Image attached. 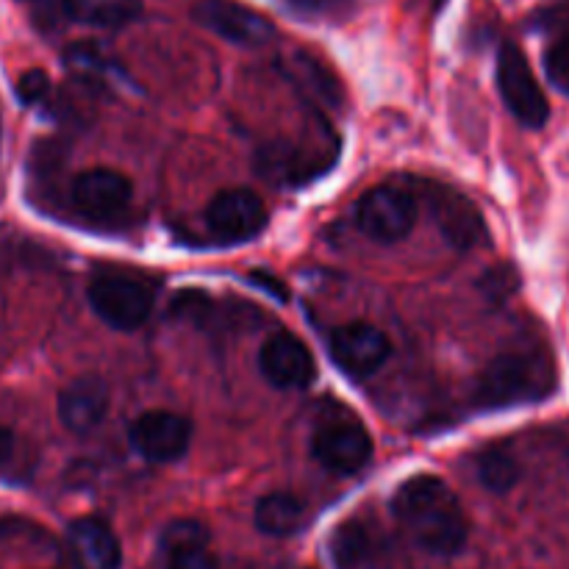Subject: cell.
Here are the masks:
<instances>
[{
	"instance_id": "obj_1",
	"label": "cell",
	"mask_w": 569,
	"mask_h": 569,
	"mask_svg": "<svg viewBox=\"0 0 569 569\" xmlns=\"http://www.w3.org/2000/svg\"><path fill=\"white\" fill-rule=\"evenodd\" d=\"M392 515L403 531L431 556H456L467 545L465 509L453 489L433 476H415L392 495Z\"/></svg>"
},
{
	"instance_id": "obj_13",
	"label": "cell",
	"mask_w": 569,
	"mask_h": 569,
	"mask_svg": "<svg viewBox=\"0 0 569 569\" xmlns=\"http://www.w3.org/2000/svg\"><path fill=\"white\" fill-rule=\"evenodd\" d=\"M333 569H392L387 539L359 520L337 526L328 539Z\"/></svg>"
},
{
	"instance_id": "obj_12",
	"label": "cell",
	"mask_w": 569,
	"mask_h": 569,
	"mask_svg": "<svg viewBox=\"0 0 569 569\" xmlns=\"http://www.w3.org/2000/svg\"><path fill=\"white\" fill-rule=\"evenodd\" d=\"M261 376L278 389H306L317 376V365L303 339L289 331L272 333L259 353Z\"/></svg>"
},
{
	"instance_id": "obj_22",
	"label": "cell",
	"mask_w": 569,
	"mask_h": 569,
	"mask_svg": "<svg viewBox=\"0 0 569 569\" xmlns=\"http://www.w3.org/2000/svg\"><path fill=\"white\" fill-rule=\"evenodd\" d=\"M48 92H50V78L44 76L42 70L22 72L20 81H17V98H20L26 106L39 103V100H44V94Z\"/></svg>"
},
{
	"instance_id": "obj_16",
	"label": "cell",
	"mask_w": 569,
	"mask_h": 569,
	"mask_svg": "<svg viewBox=\"0 0 569 569\" xmlns=\"http://www.w3.org/2000/svg\"><path fill=\"white\" fill-rule=\"evenodd\" d=\"M167 569H220L209 548V531L194 520H178L161 537Z\"/></svg>"
},
{
	"instance_id": "obj_5",
	"label": "cell",
	"mask_w": 569,
	"mask_h": 569,
	"mask_svg": "<svg viewBox=\"0 0 569 569\" xmlns=\"http://www.w3.org/2000/svg\"><path fill=\"white\" fill-rule=\"evenodd\" d=\"M417 222V206L409 192L398 187H376L356 206V226L383 244L400 242Z\"/></svg>"
},
{
	"instance_id": "obj_18",
	"label": "cell",
	"mask_w": 569,
	"mask_h": 569,
	"mask_svg": "<svg viewBox=\"0 0 569 569\" xmlns=\"http://www.w3.org/2000/svg\"><path fill=\"white\" fill-rule=\"evenodd\" d=\"M306 506L295 495L272 492L256 503V526L270 537H292L303 528Z\"/></svg>"
},
{
	"instance_id": "obj_17",
	"label": "cell",
	"mask_w": 569,
	"mask_h": 569,
	"mask_svg": "<svg viewBox=\"0 0 569 569\" xmlns=\"http://www.w3.org/2000/svg\"><path fill=\"white\" fill-rule=\"evenodd\" d=\"M64 14L81 26L122 28L142 14V0H61Z\"/></svg>"
},
{
	"instance_id": "obj_24",
	"label": "cell",
	"mask_w": 569,
	"mask_h": 569,
	"mask_svg": "<svg viewBox=\"0 0 569 569\" xmlns=\"http://www.w3.org/2000/svg\"><path fill=\"white\" fill-rule=\"evenodd\" d=\"M14 448H17L14 433H11L6 426H0V467L9 465L11 456H14Z\"/></svg>"
},
{
	"instance_id": "obj_9",
	"label": "cell",
	"mask_w": 569,
	"mask_h": 569,
	"mask_svg": "<svg viewBox=\"0 0 569 569\" xmlns=\"http://www.w3.org/2000/svg\"><path fill=\"white\" fill-rule=\"evenodd\" d=\"M328 348H331V359L337 361L339 370L350 378L372 376L392 356V345H389L387 333L381 328L370 326V322H348V326H339L331 333Z\"/></svg>"
},
{
	"instance_id": "obj_21",
	"label": "cell",
	"mask_w": 569,
	"mask_h": 569,
	"mask_svg": "<svg viewBox=\"0 0 569 569\" xmlns=\"http://www.w3.org/2000/svg\"><path fill=\"white\" fill-rule=\"evenodd\" d=\"M545 67H548L550 81H553L561 92L569 94V31L550 44L548 56H545Z\"/></svg>"
},
{
	"instance_id": "obj_7",
	"label": "cell",
	"mask_w": 569,
	"mask_h": 569,
	"mask_svg": "<svg viewBox=\"0 0 569 569\" xmlns=\"http://www.w3.org/2000/svg\"><path fill=\"white\" fill-rule=\"evenodd\" d=\"M128 442L142 459L167 465L181 459L192 445V422L176 411L153 409L139 415L128 428Z\"/></svg>"
},
{
	"instance_id": "obj_23",
	"label": "cell",
	"mask_w": 569,
	"mask_h": 569,
	"mask_svg": "<svg viewBox=\"0 0 569 569\" xmlns=\"http://www.w3.org/2000/svg\"><path fill=\"white\" fill-rule=\"evenodd\" d=\"M292 3L309 14H337V11L348 9L350 0H292Z\"/></svg>"
},
{
	"instance_id": "obj_3",
	"label": "cell",
	"mask_w": 569,
	"mask_h": 569,
	"mask_svg": "<svg viewBox=\"0 0 569 569\" xmlns=\"http://www.w3.org/2000/svg\"><path fill=\"white\" fill-rule=\"evenodd\" d=\"M89 306L106 326L117 331H133L153 311V289L142 278L106 270L89 281Z\"/></svg>"
},
{
	"instance_id": "obj_8",
	"label": "cell",
	"mask_w": 569,
	"mask_h": 569,
	"mask_svg": "<svg viewBox=\"0 0 569 569\" xmlns=\"http://www.w3.org/2000/svg\"><path fill=\"white\" fill-rule=\"evenodd\" d=\"M311 456L337 476H356L372 459V439L356 420L326 422L311 437Z\"/></svg>"
},
{
	"instance_id": "obj_4",
	"label": "cell",
	"mask_w": 569,
	"mask_h": 569,
	"mask_svg": "<svg viewBox=\"0 0 569 569\" xmlns=\"http://www.w3.org/2000/svg\"><path fill=\"white\" fill-rule=\"evenodd\" d=\"M498 89L506 109L528 128H542L550 117L548 98L528 64L526 53L517 44H500L498 53Z\"/></svg>"
},
{
	"instance_id": "obj_25",
	"label": "cell",
	"mask_w": 569,
	"mask_h": 569,
	"mask_svg": "<svg viewBox=\"0 0 569 569\" xmlns=\"http://www.w3.org/2000/svg\"><path fill=\"white\" fill-rule=\"evenodd\" d=\"M445 3H448V0H428V6H431L433 11H439V9H442Z\"/></svg>"
},
{
	"instance_id": "obj_20",
	"label": "cell",
	"mask_w": 569,
	"mask_h": 569,
	"mask_svg": "<svg viewBox=\"0 0 569 569\" xmlns=\"http://www.w3.org/2000/svg\"><path fill=\"white\" fill-rule=\"evenodd\" d=\"M289 76H292L300 87L311 89V92H315L317 98L326 100V103L337 106L339 100H342V89H339L337 78H333L315 56L295 53L292 59H289Z\"/></svg>"
},
{
	"instance_id": "obj_15",
	"label": "cell",
	"mask_w": 569,
	"mask_h": 569,
	"mask_svg": "<svg viewBox=\"0 0 569 569\" xmlns=\"http://www.w3.org/2000/svg\"><path fill=\"white\" fill-rule=\"evenodd\" d=\"M109 411V389L100 378L83 376L59 395V420L67 431L89 433Z\"/></svg>"
},
{
	"instance_id": "obj_2",
	"label": "cell",
	"mask_w": 569,
	"mask_h": 569,
	"mask_svg": "<svg viewBox=\"0 0 569 569\" xmlns=\"http://www.w3.org/2000/svg\"><path fill=\"white\" fill-rule=\"evenodd\" d=\"M556 361L542 348H522L500 353L481 372L476 400L483 409H515V406L542 403L556 392Z\"/></svg>"
},
{
	"instance_id": "obj_6",
	"label": "cell",
	"mask_w": 569,
	"mask_h": 569,
	"mask_svg": "<svg viewBox=\"0 0 569 569\" xmlns=\"http://www.w3.org/2000/svg\"><path fill=\"white\" fill-rule=\"evenodd\" d=\"M198 26L242 48H261L276 39V26L264 14L237 0H198L192 6Z\"/></svg>"
},
{
	"instance_id": "obj_19",
	"label": "cell",
	"mask_w": 569,
	"mask_h": 569,
	"mask_svg": "<svg viewBox=\"0 0 569 569\" xmlns=\"http://www.w3.org/2000/svg\"><path fill=\"white\" fill-rule=\"evenodd\" d=\"M476 472L481 487L498 495L509 492V489H515V483L520 481V465H517V459L511 456V450L500 448V445H495V448L483 450V453L478 456Z\"/></svg>"
},
{
	"instance_id": "obj_14",
	"label": "cell",
	"mask_w": 569,
	"mask_h": 569,
	"mask_svg": "<svg viewBox=\"0 0 569 569\" xmlns=\"http://www.w3.org/2000/svg\"><path fill=\"white\" fill-rule=\"evenodd\" d=\"M67 548L76 569H120L122 550L106 522L83 517L67 531Z\"/></svg>"
},
{
	"instance_id": "obj_10",
	"label": "cell",
	"mask_w": 569,
	"mask_h": 569,
	"mask_svg": "<svg viewBox=\"0 0 569 569\" xmlns=\"http://www.w3.org/2000/svg\"><path fill=\"white\" fill-rule=\"evenodd\" d=\"M206 226L220 242H250L267 228V209L250 189H226L209 203Z\"/></svg>"
},
{
	"instance_id": "obj_11",
	"label": "cell",
	"mask_w": 569,
	"mask_h": 569,
	"mask_svg": "<svg viewBox=\"0 0 569 569\" xmlns=\"http://www.w3.org/2000/svg\"><path fill=\"white\" fill-rule=\"evenodd\" d=\"M72 206L89 220H114L131 203V181L109 167L81 172L70 189Z\"/></svg>"
}]
</instances>
